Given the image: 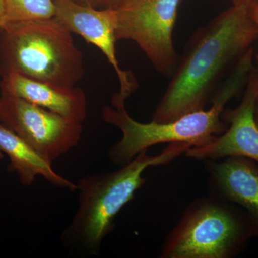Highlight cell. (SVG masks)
I'll return each instance as SVG.
<instances>
[{
    "label": "cell",
    "instance_id": "obj_1",
    "mask_svg": "<svg viewBox=\"0 0 258 258\" xmlns=\"http://www.w3.org/2000/svg\"><path fill=\"white\" fill-rule=\"evenodd\" d=\"M248 4L232 5L194 32L152 121H173L205 109L211 102L237 62L258 40V27L249 14Z\"/></svg>",
    "mask_w": 258,
    "mask_h": 258
},
{
    "label": "cell",
    "instance_id": "obj_2",
    "mask_svg": "<svg viewBox=\"0 0 258 258\" xmlns=\"http://www.w3.org/2000/svg\"><path fill=\"white\" fill-rule=\"evenodd\" d=\"M190 147L186 143H171L155 156L148 154L147 149L118 170L80 179L76 184L79 206L61 236L64 245L98 254L103 241L114 230L115 217L147 182L144 171L169 164Z\"/></svg>",
    "mask_w": 258,
    "mask_h": 258
},
{
    "label": "cell",
    "instance_id": "obj_3",
    "mask_svg": "<svg viewBox=\"0 0 258 258\" xmlns=\"http://www.w3.org/2000/svg\"><path fill=\"white\" fill-rule=\"evenodd\" d=\"M71 33L55 18L5 24L0 29V76L15 73L74 87L84 66Z\"/></svg>",
    "mask_w": 258,
    "mask_h": 258
},
{
    "label": "cell",
    "instance_id": "obj_4",
    "mask_svg": "<svg viewBox=\"0 0 258 258\" xmlns=\"http://www.w3.org/2000/svg\"><path fill=\"white\" fill-rule=\"evenodd\" d=\"M237 95V86L227 81L214 95L209 109L192 112L168 123L152 120L148 123L134 120L125 110V103L112 97V107L103 108V118L121 131L123 136L108 149V158L113 164L121 167L157 144L186 143L191 147L208 144L227 129L222 113L227 102Z\"/></svg>",
    "mask_w": 258,
    "mask_h": 258
},
{
    "label": "cell",
    "instance_id": "obj_5",
    "mask_svg": "<svg viewBox=\"0 0 258 258\" xmlns=\"http://www.w3.org/2000/svg\"><path fill=\"white\" fill-rule=\"evenodd\" d=\"M210 195L184 210L161 246V258H231L253 237L243 210Z\"/></svg>",
    "mask_w": 258,
    "mask_h": 258
},
{
    "label": "cell",
    "instance_id": "obj_6",
    "mask_svg": "<svg viewBox=\"0 0 258 258\" xmlns=\"http://www.w3.org/2000/svg\"><path fill=\"white\" fill-rule=\"evenodd\" d=\"M182 0H115V37L139 45L154 69L166 77L175 71L179 56L174 30Z\"/></svg>",
    "mask_w": 258,
    "mask_h": 258
},
{
    "label": "cell",
    "instance_id": "obj_7",
    "mask_svg": "<svg viewBox=\"0 0 258 258\" xmlns=\"http://www.w3.org/2000/svg\"><path fill=\"white\" fill-rule=\"evenodd\" d=\"M0 123L53 161L81 141V123L15 97H0Z\"/></svg>",
    "mask_w": 258,
    "mask_h": 258
},
{
    "label": "cell",
    "instance_id": "obj_8",
    "mask_svg": "<svg viewBox=\"0 0 258 258\" xmlns=\"http://www.w3.org/2000/svg\"><path fill=\"white\" fill-rule=\"evenodd\" d=\"M55 16L70 32L81 35L96 45L104 54L116 73L120 83L119 92L113 97L125 102L139 88L133 74L120 68L115 50L116 14L112 7L97 10L92 5L75 0H54Z\"/></svg>",
    "mask_w": 258,
    "mask_h": 258
},
{
    "label": "cell",
    "instance_id": "obj_9",
    "mask_svg": "<svg viewBox=\"0 0 258 258\" xmlns=\"http://www.w3.org/2000/svg\"><path fill=\"white\" fill-rule=\"evenodd\" d=\"M258 96V71L249 75L243 97L233 109H224L221 118L227 123L223 133L202 147H190L185 154L197 160H218L224 158H248L258 163V126L254 108Z\"/></svg>",
    "mask_w": 258,
    "mask_h": 258
},
{
    "label": "cell",
    "instance_id": "obj_10",
    "mask_svg": "<svg viewBox=\"0 0 258 258\" xmlns=\"http://www.w3.org/2000/svg\"><path fill=\"white\" fill-rule=\"evenodd\" d=\"M204 163L210 195L241 207L252 235H258V163L239 157Z\"/></svg>",
    "mask_w": 258,
    "mask_h": 258
},
{
    "label": "cell",
    "instance_id": "obj_11",
    "mask_svg": "<svg viewBox=\"0 0 258 258\" xmlns=\"http://www.w3.org/2000/svg\"><path fill=\"white\" fill-rule=\"evenodd\" d=\"M1 77L2 96L20 98L79 123L87 117V99L81 88L56 86L15 73Z\"/></svg>",
    "mask_w": 258,
    "mask_h": 258
},
{
    "label": "cell",
    "instance_id": "obj_12",
    "mask_svg": "<svg viewBox=\"0 0 258 258\" xmlns=\"http://www.w3.org/2000/svg\"><path fill=\"white\" fill-rule=\"evenodd\" d=\"M0 151L10 159L8 170L18 175L20 183L30 186L41 176L55 187L76 191L77 185L56 173L52 161L35 150L13 131L0 123Z\"/></svg>",
    "mask_w": 258,
    "mask_h": 258
},
{
    "label": "cell",
    "instance_id": "obj_13",
    "mask_svg": "<svg viewBox=\"0 0 258 258\" xmlns=\"http://www.w3.org/2000/svg\"><path fill=\"white\" fill-rule=\"evenodd\" d=\"M5 24L55 18L54 0H3ZM3 25V26H4Z\"/></svg>",
    "mask_w": 258,
    "mask_h": 258
},
{
    "label": "cell",
    "instance_id": "obj_14",
    "mask_svg": "<svg viewBox=\"0 0 258 258\" xmlns=\"http://www.w3.org/2000/svg\"><path fill=\"white\" fill-rule=\"evenodd\" d=\"M249 14L258 27V6L254 2L248 4Z\"/></svg>",
    "mask_w": 258,
    "mask_h": 258
},
{
    "label": "cell",
    "instance_id": "obj_15",
    "mask_svg": "<svg viewBox=\"0 0 258 258\" xmlns=\"http://www.w3.org/2000/svg\"><path fill=\"white\" fill-rule=\"evenodd\" d=\"M5 18V6L4 1L0 0V29L4 25Z\"/></svg>",
    "mask_w": 258,
    "mask_h": 258
},
{
    "label": "cell",
    "instance_id": "obj_16",
    "mask_svg": "<svg viewBox=\"0 0 258 258\" xmlns=\"http://www.w3.org/2000/svg\"><path fill=\"white\" fill-rule=\"evenodd\" d=\"M256 62H257V66H256V69L258 71V52L255 55ZM254 118H255L256 123H257L258 126V96L257 100H256L255 108H254Z\"/></svg>",
    "mask_w": 258,
    "mask_h": 258
},
{
    "label": "cell",
    "instance_id": "obj_17",
    "mask_svg": "<svg viewBox=\"0 0 258 258\" xmlns=\"http://www.w3.org/2000/svg\"><path fill=\"white\" fill-rule=\"evenodd\" d=\"M114 1L115 0H96L93 4H96V3L97 4L98 3V4L104 5L108 7L111 5Z\"/></svg>",
    "mask_w": 258,
    "mask_h": 258
},
{
    "label": "cell",
    "instance_id": "obj_18",
    "mask_svg": "<svg viewBox=\"0 0 258 258\" xmlns=\"http://www.w3.org/2000/svg\"><path fill=\"white\" fill-rule=\"evenodd\" d=\"M254 0H232V4H248L249 3H252Z\"/></svg>",
    "mask_w": 258,
    "mask_h": 258
},
{
    "label": "cell",
    "instance_id": "obj_19",
    "mask_svg": "<svg viewBox=\"0 0 258 258\" xmlns=\"http://www.w3.org/2000/svg\"><path fill=\"white\" fill-rule=\"evenodd\" d=\"M85 2L84 4H89L93 5V3L96 1V0H83Z\"/></svg>",
    "mask_w": 258,
    "mask_h": 258
},
{
    "label": "cell",
    "instance_id": "obj_20",
    "mask_svg": "<svg viewBox=\"0 0 258 258\" xmlns=\"http://www.w3.org/2000/svg\"><path fill=\"white\" fill-rule=\"evenodd\" d=\"M3 157H4V154H3V153L0 151V159H3Z\"/></svg>",
    "mask_w": 258,
    "mask_h": 258
},
{
    "label": "cell",
    "instance_id": "obj_21",
    "mask_svg": "<svg viewBox=\"0 0 258 258\" xmlns=\"http://www.w3.org/2000/svg\"><path fill=\"white\" fill-rule=\"evenodd\" d=\"M254 3H255L256 5L258 6V0H254Z\"/></svg>",
    "mask_w": 258,
    "mask_h": 258
}]
</instances>
